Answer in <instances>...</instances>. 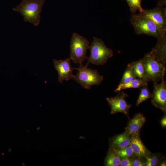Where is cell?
Wrapping results in <instances>:
<instances>
[{
	"instance_id": "cell-12",
	"label": "cell",
	"mask_w": 166,
	"mask_h": 166,
	"mask_svg": "<svg viewBox=\"0 0 166 166\" xmlns=\"http://www.w3.org/2000/svg\"><path fill=\"white\" fill-rule=\"evenodd\" d=\"M156 60L160 64L166 65V34L157 39L156 45L152 49Z\"/></svg>"
},
{
	"instance_id": "cell-11",
	"label": "cell",
	"mask_w": 166,
	"mask_h": 166,
	"mask_svg": "<svg viewBox=\"0 0 166 166\" xmlns=\"http://www.w3.org/2000/svg\"><path fill=\"white\" fill-rule=\"evenodd\" d=\"M146 122V118L141 113L135 115L129 121L125 128V131L130 136L140 135L141 129Z\"/></svg>"
},
{
	"instance_id": "cell-18",
	"label": "cell",
	"mask_w": 166,
	"mask_h": 166,
	"mask_svg": "<svg viewBox=\"0 0 166 166\" xmlns=\"http://www.w3.org/2000/svg\"><path fill=\"white\" fill-rule=\"evenodd\" d=\"M147 83L145 82L140 88V91L136 103L137 106L143 102L152 97V93L149 91Z\"/></svg>"
},
{
	"instance_id": "cell-21",
	"label": "cell",
	"mask_w": 166,
	"mask_h": 166,
	"mask_svg": "<svg viewBox=\"0 0 166 166\" xmlns=\"http://www.w3.org/2000/svg\"><path fill=\"white\" fill-rule=\"evenodd\" d=\"M132 13H136V11H141L143 9L141 6V0H126Z\"/></svg>"
},
{
	"instance_id": "cell-19",
	"label": "cell",
	"mask_w": 166,
	"mask_h": 166,
	"mask_svg": "<svg viewBox=\"0 0 166 166\" xmlns=\"http://www.w3.org/2000/svg\"><path fill=\"white\" fill-rule=\"evenodd\" d=\"M137 78L133 71L130 63L128 64L119 84H124Z\"/></svg>"
},
{
	"instance_id": "cell-5",
	"label": "cell",
	"mask_w": 166,
	"mask_h": 166,
	"mask_svg": "<svg viewBox=\"0 0 166 166\" xmlns=\"http://www.w3.org/2000/svg\"><path fill=\"white\" fill-rule=\"evenodd\" d=\"M75 69L78 72L73 79L85 89H89L94 85H99L104 79L97 69L89 68L82 64H79V67Z\"/></svg>"
},
{
	"instance_id": "cell-7",
	"label": "cell",
	"mask_w": 166,
	"mask_h": 166,
	"mask_svg": "<svg viewBox=\"0 0 166 166\" xmlns=\"http://www.w3.org/2000/svg\"><path fill=\"white\" fill-rule=\"evenodd\" d=\"M138 14L146 16L156 25L161 36L166 34V8L157 5L154 8L144 9Z\"/></svg>"
},
{
	"instance_id": "cell-17",
	"label": "cell",
	"mask_w": 166,
	"mask_h": 166,
	"mask_svg": "<svg viewBox=\"0 0 166 166\" xmlns=\"http://www.w3.org/2000/svg\"><path fill=\"white\" fill-rule=\"evenodd\" d=\"M121 158L110 148L108 152L105 160V165L106 166L120 165Z\"/></svg>"
},
{
	"instance_id": "cell-22",
	"label": "cell",
	"mask_w": 166,
	"mask_h": 166,
	"mask_svg": "<svg viewBox=\"0 0 166 166\" xmlns=\"http://www.w3.org/2000/svg\"><path fill=\"white\" fill-rule=\"evenodd\" d=\"M159 157L155 154L150 153L145 156V166H155L157 165L160 160Z\"/></svg>"
},
{
	"instance_id": "cell-27",
	"label": "cell",
	"mask_w": 166,
	"mask_h": 166,
	"mask_svg": "<svg viewBox=\"0 0 166 166\" xmlns=\"http://www.w3.org/2000/svg\"><path fill=\"white\" fill-rule=\"evenodd\" d=\"M166 162L164 161H163L160 164V166H164L166 165Z\"/></svg>"
},
{
	"instance_id": "cell-6",
	"label": "cell",
	"mask_w": 166,
	"mask_h": 166,
	"mask_svg": "<svg viewBox=\"0 0 166 166\" xmlns=\"http://www.w3.org/2000/svg\"><path fill=\"white\" fill-rule=\"evenodd\" d=\"M89 47V42L86 38L74 32L70 42V58L74 63L82 64L87 58L86 54Z\"/></svg>"
},
{
	"instance_id": "cell-24",
	"label": "cell",
	"mask_w": 166,
	"mask_h": 166,
	"mask_svg": "<svg viewBox=\"0 0 166 166\" xmlns=\"http://www.w3.org/2000/svg\"><path fill=\"white\" fill-rule=\"evenodd\" d=\"M120 166H132V159L130 158L122 159L121 160Z\"/></svg>"
},
{
	"instance_id": "cell-28",
	"label": "cell",
	"mask_w": 166,
	"mask_h": 166,
	"mask_svg": "<svg viewBox=\"0 0 166 166\" xmlns=\"http://www.w3.org/2000/svg\"><path fill=\"white\" fill-rule=\"evenodd\" d=\"M39 128H40V127L38 128H37V130H38H38Z\"/></svg>"
},
{
	"instance_id": "cell-4",
	"label": "cell",
	"mask_w": 166,
	"mask_h": 166,
	"mask_svg": "<svg viewBox=\"0 0 166 166\" xmlns=\"http://www.w3.org/2000/svg\"><path fill=\"white\" fill-rule=\"evenodd\" d=\"M130 22L137 35H147L157 39L161 36L156 25L146 16L136 13H132Z\"/></svg>"
},
{
	"instance_id": "cell-13",
	"label": "cell",
	"mask_w": 166,
	"mask_h": 166,
	"mask_svg": "<svg viewBox=\"0 0 166 166\" xmlns=\"http://www.w3.org/2000/svg\"><path fill=\"white\" fill-rule=\"evenodd\" d=\"M140 135L131 136L129 146L131 148L135 157L144 158L148 155L150 152L147 150L142 142Z\"/></svg>"
},
{
	"instance_id": "cell-20",
	"label": "cell",
	"mask_w": 166,
	"mask_h": 166,
	"mask_svg": "<svg viewBox=\"0 0 166 166\" xmlns=\"http://www.w3.org/2000/svg\"><path fill=\"white\" fill-rule=\"evenodd\" d=\"M121 159L130 158L134 156L133 152L131 147L129 145L125 148L115 149L110 148Z\"/></svg>"
},
{
	"instance_id": "cell-10",
	"label": "cell",
	"mask_w": 166,
	"mask_h": 166,
	"mask_svg": "<svg viewBox=\"0 0 166 166\" xmlns=\"http://www.w3.org/2000/svg\"><path fill=\"white\" fill-rule=\"evenodd\" d=\"M71 61L70 58L64 60H53L54 68L58 74V81L61 84L64 81H68L73 77V71L75 68L71 65Z\"/></svg>"
},
{
	"instance_id": "cell-15",
	"label": "cell",
	"mask_w": 166,
	"mask_h": 166,
	"mask_svg": "<svg viewBox=\"0 0 166 166\" xmlns=\"http://www.w3.org/2000/svg\"><path fill=\"white\" fill-rule=\"evenodd\" d=\"M133 71L137 78L147 82H148L145 75L143 58L130 63Z\"/></svg>"
},
{
	"instance_id": "cell-26",
	"label": "cell",
	"mask_w": 166,
	"mask_h": 166,
	"mask_svg": "<svg viewBox=\"0 0 166 166\" xmlns=\"http://www.w3.org/2000/svg\"><path fill=\"white\" fill-rule=\"evenodd\" d=\"M157 5L160 6H164L166 5V0H157Z\"/></svg>"
},
{
	"instance_id": "cell-23",
	"label": "cell",
	"mask_w": 166,
	"mask_h": 166,
	"mask_svg": "<svg viewBox=\"0 0 166 166\" xmlns=\"http://www.w3.org/2000/svg\"><path fill=\"white\" fill-rule=\"evenodd\" d=\"M142 158L136 157V158L132 159V166H145V161L142 160Z\"/></svg>"
},
{
	"instance_id": "cell-8",
	"label": "cell",
	"mask_w": 166,
	"mask_h": 166,
	"mask_svg": "<svg viewBox=\"0 0 166 166\" xmlns=\"http://www.w3.org/2000/svg\"><path fill=\"white\" fill-rule=\"evenodd\" d=\"M128 96V95L124 92L120 91L116 96L106 98L111 108V114L121 113L128 117L129 110L131 105L126 101V98Z\"/></svg>"
},
{
	"instance_id": "cell-3",
	"label": "cell",
	"mask_w": 166,
	"mask_h": 166,
	"mask_svg": "<svg viewBox=\"0 0 166 166\" xmlns=\"http://www.w3.org/2000/svg\"><path fill=\"white\" fill-rule=\"evenodd\" d=\"M143 59L145 75L148 81L158 82L164 77L166 66L156 60L152 50L146 53Z\"/></svg>"
},
{
	"instance_id": "cell-25",
	"label": "cell",
	"mask_w": 166,
	"mask_h": 166,
	"mask_svg": "<svg viewBox=\"0 0 166 166\" xmlns=\"http://www.w3.org/2000/svg\"><path fill=\"white\" fill-rule=\"evenodd\" d=\"M160 123L161 126L163 127H165L166 126V117L164 116L160 121Z\"/></svg>"
},
{
	"instance_id": "cell-9",
	"label": "cell",
	"mask_w": 166,
	"mask_h": 166,
	"mask_svg": "<svg viewBox=\"0 0 166 166\" xmlns=\"http://www.w3.org/2000/svg\"><path fill=\"white\" fill-rule=\"evenodd\" d=\"M153 90L151 102L156 108L166 113V82L164 78L160 83L153 82Z\"/></svg>"
},
{
	"instance_id": "cell-16",
	"label": "cell",
	"mask_w": 166,
	"mask_h": 166,
	"mask_svg": "<svg viewBox=\"0 0 166 166\" xmlns=\"http://www.w3.org/2000/svg\"><path fill=\"white\" fill-rule=\"evenodd\" d=\"M145 82H147L137 78L128 83L119 84L115 90V91L116 92H119L122 90L129 88L140 89Z\"/></svg>"
},
{
	"instance_id": "cell-1",
	"label": "cell",
	"mask_w": 166,
	"mask_h": 166,
	"mask_svg": "<svg viewBox=\"0 0 166 166\" xmlns=\"http://www.w3.org/2000/svg\"><path fill=\"white\" fill-rule=\"evenodd\" d=\"M45 2V0H22L13 10L19 13L26 22L37 26L40 23V14Z\"/></svg>"
},
{
	"instance_id": "cell-2",
	"label": "cell",
	"mask_w": 166,
	"mask_h": 166,
	"mask_svg": "<svg viewBox=\"0 0 166 166\" xmlns=\"http://www.w3.org/2000/svg\"><path fill=\"white\" fill-rule=\"evenodd\" d=\"M89 49L90 53L87 58L86 66L90 63L102 65L113 56V51L106 46L103 40L97 37L93 38Z\"/></svg>"
},
{
	"instance_id": "cell-14",
	"label": "cell",
	"mask_w": 166,
	"mask_h": 166,
	"mask_svg": "<svg viewBox=\"0 0 166 166\" xmlns=\"http://www.w3.org/2000/svg\"><path fill=\"white\" fill-rule=\"evenodd\" d=\"M130 137L126 131L116 136L109 140L110 148L115 149L125 148L129 145Z\"/></svg>"
}]
</instances>
